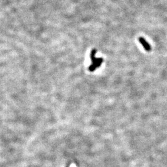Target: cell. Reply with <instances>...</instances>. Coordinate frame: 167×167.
Here are the masks:
<instances>
[{
	"label": "cell",
	"instance_id": "cell-1",
	"mask_svg": "<svg viewBox=\"0 0 167 167\" xmlns=\"http://www.w3.org/2000/svg\"><path fill=\"white\" fill-rule=\"evenodd\" d=\"M96 52L97 51L95 50H92L91 52V58L92 61V64L90 66L89 70L91 71H94V70H95L97 67H99V66L101 65L102 63L103 62V59L102 58H95V55Z\"/></svg>",
	"mask_w": 167,
	"mask_h": 167
},
{
	"label": "cell",
	"instance_id": "cell-2",
	"mask_svg": "<svg viewBox=\"0 0 167 167\" xmlns=\"http://www.w3.org/2000/svg\"><path fill=\"white\" fill-rule=\"evenodd\" d=\"M139 42L143 46H144V49L145 50L147 51V52H149V51L151 50V47H150V45L149 44V43L147 42L146 40H145L143 37H139Z\"/></svg>",
	"mask_w": 167,
	"mask_h": 167
}]
</instances>
